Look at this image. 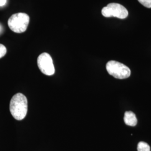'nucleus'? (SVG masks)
I'll return each mask as SVG.
<instances>
[{"label":"nucleus","instance_id":"nucleus-8","mask_svg":"<svg viewBox=\"0 0 151 151\" xmlns=\"http://www.w3.org/2000/svg\"><path fill=\"white\" fill-rule=\"evenodd\" d=\"M138 2L147 8L151 9V0H138Z\"/></svg>","mask_w":151,"mask_h":151},{"label":"nucleus","instance_id":"nucleus-5","mask_svg":"<svg viewBox=\"0 0 151 151\" xmlns=\"http://www.w3.org/2000/svg\"><path fill=\"white\" fill-rule=\"evenodd\" d=\"M38 66L40 71L45 75L52 76L55 73V68L51 56L47 53H43L38 57Z\"/></svg>","mask_w":151,"mask_h":151},{"label":"nucleus","instance_id":"nucleus-4","mask_svg":"<svg viewBox=\"0 0 151 151\" xmlns=\"http://www.w3.org/2000/svg\"><path fill=\"white\" fill-rule=\"evenodd\" d=\"M101 14L105 17H115L124 19L128 16V11L122 5L117 3H110L103 7Z\"/></svg>","mask_w":151,"mask_h":151},{"label":"nucleus","instance_id":"nucleus-2","mask_svg":"<svg viewBox=\"0 0 151 151\" xmlns=\"http://www.w3.org/2000/svg\"><path fill=\"white\" fill-rule=\"evenodd\" d=\"M30 22L29 15L22 12L12 15L8 20V25L11 30L16 33L25 32Z\"/></svg>","mask_w":151,"mask_h":151},{"label":"nucleus","instance_id":"nucleus-10","mask_svg":"<svg viewBox=\"0 0 151 151\" xmlns=\"http://www.w3.org/2000/svg\"><path fill=\"white\" fill-rule=\"evenodd\" d=\"M7 2V0H0V6L5 5Z\"/></svg>","mask_w":151,"mask_h":151},{"label":"nucleus","instance_id":"nucleus-11","mask_svg":"<svg viewBox=\"0 0 151 151\" xmlns=\"http://www.w3.org/2000/svg\"><path fill=\"white\" fill-rule=\"evenodd\" d=\"M2 32V27H1V25H0V34Z\"/></svg>","mask_w":151,"mask_h":151},{"label":"nucleus","instance_id":"nucleus-1","mask_svg":"<svg viewBox=\"0 0 151 151\" xmlns=\"http://www.w3.org/2000/svg\"><path fill=\"white\" fill-rule=\"evenodd\" d=\"M10 110L12 116L16 120L24 119L27 112V98L21 93L14 95L10 101Z\"/></svg>","mask_w":151,"mask_h":151},{"label":"nucleus","instance_id":"nucleus-3","mask_svg":"<svg viewBox=\"0 0 151 151\" xmlns=\"http://www.w3.org/2000/svg\"><path fill=\"white\" fill-rule=\"evenodd\" d=\"M106 68L109 75L118 79L127 78L130 76V70L128 67L115 60L109 61Z\"/></svg>","mask_w":151,"mask_h":151},{"label":"nucleus","instance_id":"nucleus-6","mask_svg":"<svg viewBox=\"0 0 151 151\" xmlns=\"http://www.w3.org/2000/svg\"><path fill=\"white\" fill-rule=\"evenodd\" d=\"M124 122L126 125L134 127L137 124V119L135 114L132 111H126L124 114Z\"/></svg>","mask_w":151,"mask_h":151},{"label":"nucleus","instance_id":"nucleus-7","mask_svg":"<svg viewBox=\"0 0 151 151\" xmlns=\"http://www.w3.org/2000/svg\"><path fill=\"white\" fill-rule=\"evenodd\" d=\"M138 151H151L150 146L145 142H140L137 146Z\"/></svg>","mask_w":151,"mask_h":151},{"label":"nucleus","instance_id":"nucleus-9","mask_svg":"<svg viewBox=\"0 0 151 151\" xmlns=\"http://www.w3.org/2000/svg\"><path fill=\"white\" fill-rule=\"evenodd\" d=\"M7 53V49L5 45L0 44V58L5 55Z\"/></svg>","mask_w":151,"mask_h":151}]
</instances>
